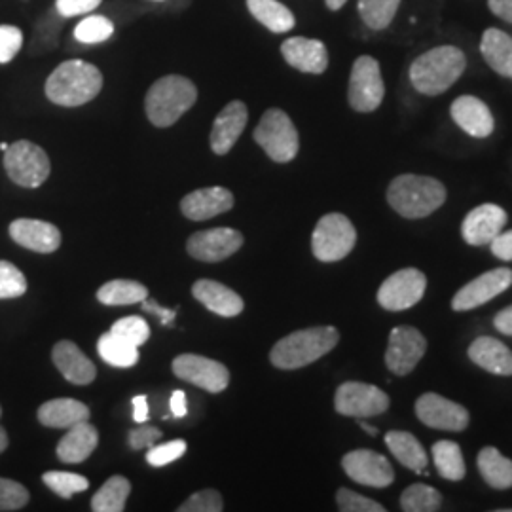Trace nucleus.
I'll return each mask as SVG.
<instances>
[{"mask_svg": "<svg viewBox=\"0 0 512 512\" xmlns=\"http://www.w3.org/2000/svg\"><path fill=\"white\" fill-rule=\"evenodd\" d=\"M103 88L101 71L82 59L63 61L46 80V97L59 107H82Z\"/></svg>", "mask_w": 512, "mask_h": 512, "instance_id": "f257e3e1", "label": "nucleus"}, {"mask_svg": "<svg viewBox=\"0 0 512 512\" xmlns=\"http://www.w3.org/2000/svg\"><path fill=\"white\" fill-rule=\"evenodd\" d=\"M467 69V57L456 46H437L421 54L410 67V82L423 95L450 90Z\"/></svg>", "mask_w": 512, "mask_h": 512, "instance_id": "f03ea898", "label": "nucleus"}, {"mask_svg": "<svg viewBox=\"0 0 512 512\" xmlns=\"http://www.w3.org/2000/svg\"><path fill=\"white\" fill-rule=\"evenodd\" d=\"M387 202L406 219H423L446 202L444 184L423 175H401L387 188Z\"/></svg>", "mask_w": 512, "mask_h": 512, "instance_id": "7ed1b4c3", "label": "nucleus"}, {"mask_svg": "<svg viewBox=\"0 0 512 512\" xmlns=\"http://www.w3.org/2000/svg\"><path fill=\"white\" fill-rule=\"evenodd\" d=\"M340 332L334 327L296 330L275 344L270 361L275 368L296 370L311 365L336 348Z\"/></svg>", "mask_w": 512, "mask_h": 512, "instance_id": "20e7f679", "label": "nucleus"}, {"mask_svg": "<svg viewBox=\"0 0 512 512\" xmlns=\"http://www.w3.org/2000/svg\"><path fill=\"white\" fill-rule=\"evenodd\" d=\"M198 99V88L181 74H167L148 90L145 110L156 128L173 126Z\"/></svg>", "mask_w": 512, "mask_h": 512, "instance_id": "39448f33", "label": "nucleus"}, {"mask_svg": "<svg viewBox=\"0 0 512 512\" xmlns=\"http://www.w3.org/2000/svg\"><path fill=\"white\" fill-rule=\"evenodd\" d=\"M255 141L277 164L296 158L300 139L293 120L281 109L266 110L255 129Z\"/></svg>", "mask_w": 512, "mask_h": 512, "instance_id": "423d86ee", "label": "nucleus"}, {"mask_svg": "<svg viewBox=\"0 0 512 512\" xmlns=\"http://www.w3.org/2000/svg\"><path fill=\"white\" fill-rule=\"evenodd\" d=\"M357 232L351 220L342 213H329L317 222L311 238L313 255L321 262H338L353 251Z\"/></svg>", "mask_w": 512, "mask_h": 512, "instance_id": "0eeeda50", "label": "nucleus"}, {"mask_svg": "<svg viewBox=\"0 0 512 512\" xmlns=\"http://www.w3.org/2000/svg\"><path fill=\"white\" fill-rule=\"evenodd\" d=\"M4 167L8 177L23 188H38L50 177L52 165L44 148L31 141H16L4 152Z\"/></svg>", "mask_w": 512, "mask_h": 512, "instance_id": "6e6552de", "label": "nucleus"}, {"mask_svg": "<svg viewBox=\"0 0 512 512\" xmlns=\"http://www.w3.org/2000/svg\"><path fill=\"white\" fill-rule=\"evenodd\" d=\"M384 95L385 86L380 63L370 55L357 57L349 76L348 97L351 109L357 112H374L382 105Z\"/></svg>", "mask_w": 512, "mask_h": 512, "instance_id": "1a4fd4ad", "label": "nucleus"}, {"mask_svg": "<svg viewBox=\"0 0 512 512\" xmlns=\"http://www.w3.org/2000/svg\"><path fill=\"white\" fill-rule=\"evenodd\" d=\"M334 406H336V412L342 416L365 420V418L384 414L389 408V397L376 385L346 382L338 387Z\"/></svg>", "mask_w": 512, "mask_h": 512, "instance_id": "9d476101", "label": "nucleus"}, {"mask_svg": "<svg viewBox=\"0 0 512 512\" xmlns=\"http://www.w3.org/2000/svg\"><path fill=\"white\" fill-rule=\"evenodd\" d=\"M425 287V274L416 268H406L385 279L378 291V302L384 310H410L423 298Z\"/></svg>", "mask_w": 512, "mask_h": 512, "instance_id": "9b49d317", "label": "nucleus"}, {"mask_svg": "<svg viewBox=\"0 0 512 512\" xmlns=\"http://www.w3.org/2000/svg\"><path fill=\"white\" fill-rule=\"evenodd\" d=\"M173 372L177 378L198 385L209 393H220L230 384V372L226 366L194 353L179 355L173 361Z\"/></svg>", "mask_w": 512, "mask_h": 512, "instance_id": "f8f14e48", "label": "nucleus"}, {"mask_svg": "<svg viewBox=\"0 0 512 512\" xmlns=\"http://www.w3.org/2000/svg\"><path fill=\"white\" fill-rule=\"evenodd\" d=\"M425 351L427 342L420 330L414 327H397L389 334L385 363L393 374L406 376L420 363Z\"/></svg>", "mask_w": 512, "mask_h": 512, "instance_id": "ddd939ff", "label": "nucleus"}, {"mask_svg": "<svg viewBox=\"0 0 512 512\" xmlns=\"http://www.w3.org/2000/svg\"><path fill=\"white\" fill-rule=\"evenodd\" d=\"M342 467L353 482L370 488H387L395 480L389 459L372 450L349 452L342 459Z\"/></svg>", "mask_w": 512, "mask_h": 512, "instance_id": "4468645a", "label": "nucleus"}, {"mask_svg": "<svg viewBox=\"0 0 512 512\" xmlns=\"http://www.w3.org/2000/svg\"><path fill=\"white\" fill-rule=\"evenodd\" d=\"M416 416L427 427L459 433L469 425V412L461 404L452 403L437 393H425L416 403Z\"/></svg>", "mask_w": 512, "mask_h": 512, "instance_id": "2eb2a0df", "label": "nucleus"}, {"mask_svg": "<svg viewBox=\"0 0 512 512\" xmlns=\"http://www.w3.org/2000/svg\"><path fill=\"white\" fill-rule=\"evenodd\" d=\"M511 285L512 270L509 268H497L478 275L454 296L452 308L456 311L475 310L478 306L494 300L495 296L505 293Z\"/></svg>", "mask_w": 512, "mask_h": 512, "instance_id": "dca6fc26", "label": "nucleus"}, {"mask_svg": "<svg viewBox=\"0 0 512 512\" xmlns=\"http://www.w3.org/2000/svg\"><path fill=\"white\" fill-rule=\"evenodd\" d=\"M243 245V236L232 228H211L188 239V255L202 262H220L236 255Z\"/></svg>", "mask_w": 512, "mask_h": 512, "instance_id": "f3484780", "label": "nucleus"}, {"mask_svg": "<svg viewBox=\"0 0 512 512\" xmlns=\"http://www.w3.org/2000/svg\"><path fill=\"white\" fill-rule=\"evenodd\" d=\"M505 224V209L495 203H484L465 217L461 224V236L473 247H484L490 245L499 232H503Z\"/></svg>", "mask_w": 512, "mask_h": 512, "instance_id": "a211bd4d", "label": "nucleus"}, {"mask_svg": "<svg viewBox=\"0 0 512 512\" xmlns=\"http://www.w3.org/2000/svg\"><path fill=\"white\" fill-rule=\"evenodd\" d=\"M281 55L300 73L323 74L329 67L327 46L315 38H287L281 44Z\"/></svg>", "mask_w": 512, "mask_h": 512, "instance_id": "6ab92c4d", "label": "nucleus"}, {"mask_svg": "<svg viewBox=\"0 0 512 512\" xmlns=\"http://www.w3.org/2000/svg\"><path fill=\"white\" fill-rule=\"evenodd\" d=\"M450 114L459 128L469 133L471 137L484 139L494 133V114L488 109V105L475 95L458 97L450 107Z\"/></svg>", "mask_w": 512, "mask_h": 512, "instance_id": "aec40b11", "label": "nucleus"}, {"mask_svg": "<svg viewBox=\"0 0 512 512\" xmlns=\"http://www.w3.org/2000/svg\"><path fill=\"white\" fill-rule=\"evenodd\" d=\"M247 120H249V110L241 101H232L220 110L219 116L215 118L213 129H211L213 152L219 156L228 154L238 143L243 129L247 126Z\"/></svg>", "mask_w": 512, "mask_h": 512, "instance_id": "412c9836", "label": "nucleus"}, {"mask_svg": "<svg viewBox=\"0 0 512 512\" xmlns=\"http://www.w3.org/2000/svg\"><path fill=\"white\" fill-rule=\"evenodd\" d=\"M234 207V194L222 186L200 188L184 196L181 211L190 220H209Z\"/></svg>", "mask_w": 512, "mask_h": 512, "instance_id": "4be33fe9", "label": "nucleus"}, {"mask_svg": "<svg viewBox=\"0 0 512 512\" xmlns=\"http://www.w3.org/2000/svg\"><path fill=\"white\" fill-rule=\"evenodd\" d=\"M10 236L12 239L31 251L37 253H54L61 245V232L59 228L44 222V220L18 219L10 224Z\"/></svg>", "mask_w": 512, "mask_h": 512, "instance_id": "5701e85b", "label": "nucleus"}, {"mask_svg": "<svg viewBox=\"0 0 512 512\" xmlns=\"http://www.w3.org/2000/svg\"><path fill=\"white\" fill-rule=\"evenodd\" d=\"M52 359L57 370L63 374V378L71 384H92L97 376V370L92 361L82 353V349L69 340H61L55 344Z\"/></svg>", "mask_w": 512, "mask_h": 512, "instance_id": "b1692460", "label": "nucleus"}, {"mask_svg": "<svg viewBox=\"0 0 512 512\" xmlns=\"http://www.w3.org/2000/svg\"><path fill=\"white\" fill-rule=\"evenodd\" d=\"M192 294L207 310L217 313L220 317H236L243 311L241 296L219 281L200 279L194 283Z\"/></svg>", "mask_w": 512, "mask_h": 512, "instance_id": "393cba45", "label": "nucleus"}, {"mask_svg": "<svg viewBox=\"0 0 512 512\" xmlns=\"http://www.w3.org/2000/svg\"><path fill=\"white\" fill-rule=\"evenodd\" d=\"M99 444V433L90 421L69 427V433L57 444V458L63 463H82L90 458Z\"/></svg>", "mask_w": 512, "mask_h": 512, "instance_id": "a878e982", "label": "nucleus"}, {"mask_svg": "<svg viewBox=\"0 0 512 512\" xmlns=\"http://www.w3.org/2000/svg\"><path fill=\"white\" fill-rule=\"evenodd\" d=\"M469 357L475 365L497 374L512 376V351L503 342L490 336H480L469 348Z\"/></svg>", "mask_w": 512, "mask_h": 512, "instance_id": "bb28decb", "label": "nucleus"}, {"mask_svg": "<svg viewBox=\"0 0 512 512\" xmlns=\"http://www.w3.org/2000/svg\"><path fill=\"white\" fill-rule=\"evenodd\" d=\"M88 420L90 408L76 399H54L38 408V421L52 429H69L80 421Z\"/></svg>", "mask_w": 512, "mask_h": 512, "instance_id": "cd10ccee", "label": "nucleus"}, {"mask_svg": "<svg viewBox=\"0 0 512 512\" xmlns=\"http://www.w3.org/2000/svg\"><path fill=\"white\" fill-rule=\"evenodd\" d=\"M480 54L495 73L512 80V37L501 29H486L480 40Z\"/></svg>", "mask_w": 512, "mask_h": 512, "instance_id": "c85d7f7f", "label": "nucleus"}, {"mask_svg": "<svg viewBox=\"0 0 512 512\" xmlns=\"http://www.w3.org/2000/svg\"><path fill=\"white\" fill-rule=\"evenodd\" d=\"M385 444L391 450V454L403 463L406 469L414 471V473H423L427 469V454L420 444V440L416 439L412 433H404V431H389L385 435Z\"/></svg>", "mask_w": 512, "mask_h": 512, "instance_id": "c756f323", "label": "nucleus"}, {"mask_svg": "<svg viewBox=\"0 0 512 512\" xmlns=\"http://www.w3.org/2000/svg\"><path fill=\"white\" fill-rule=\"evenodd\" d=\"M247 8L256 21L275 35L287 33L296 25L293 12L279 0H247Z\"/></svg>", "mask_w": 512, "mask_h": 512, "instance_id": "7c9ffc66", "label": "nucleus"}, {"mask_svg": "<svg viewBox=\"0 0 512 512\" xmlns=\"http://www.w3.org/2000/svg\"><path fill=\"white\" fill-rule=\"evenodd\" d=\"M478 471L488 486L495 490L512 488V461L505 458L497 448H484L478 454Z\"/></svg>", "mask_w": 512, "mask_h": 512, "instance_id": "2f4dec72", "label": "nucleus"}, {"mask_svg": "<svg viewBox=\"0 0 512 512\" xmlns=\"http://www.w3.org/2000/svg\"><path fill=\"white\" fill-rule=\"evenodd\" d=\"M148 296L145 285L129 279H114L97 291V300L105 306H129L139 304Z\"/></svg>", "mask_w": 512, "mask_h": 512, "instance_id": "473e14b6", "label": "nucleus"}, {"mask_svg": "<svg viewBox=\"0 0 512 512\" xmlns=\"http://www.w3.org/2000/svg\"><path fill=\"white\" fill-rule=\"evenodd\" d=\"M97 351L105 363L116 368H131L139 363L137 348L112 332H107L99 338Z\"/></svg>", "mask_w": 512, "mask_h": 512, "instance_id": "72a5a7b5", "label": "nucleus"}, {"mask_svg": "<svg viewBox=\"0 0 512 512\" xmlns=\"http://www.w3.org/2000/svg\"><path fill=\"white\" fill-rule=\"evenodd\" d=\"M131 484L124 476H112L101 490L93 495L92 511L95 512H122L126 509Z\"/></svg>", "mask_w": 512, "mask_h": 512, "instance_id": "f704fd0d", "label": "nucleus"}, {"mask_svg": "<svg viewBox=\"0 0 512 512\" xmlns=\"http://www.w3.org/2000/svg\"><path fill=\"white\" fill-rule=\"evenodd\" d=\"M431 452H433L435 467L442 478L458 482L465 476V461H463L458 442L439 440L433 444Z\"/></svg>", "mask_w": 512, "mask_h": 512, "instance_id": "c9c22d12", "label": "nucleus"}, {"mask_svg": "<svg viewBox=\"0 0 512 512\" xmlns=\"http://www.w3.org/2000/svg\"><path fill=\"white\" fill-rule=\"evenodd\" d=\"M401 0H359L357 8L366 27L372 31H384L397 16Z\"/></svg>", "mask_w": 512, "mask_h": 512, "instance_id": "e433bc0d", "label": "nucleus"}, {"mask_svg": "<svg viewBox=\"0 0 512 512\" xmlns=\"http://www.w3.org/2000/svg\"><path fill=\"white\" fill-rule=\"evenodd\" d=\"M442 495L427 484H412L401 495V507L406 512L439 511Z\"/></svg>", "mask_w": 512, "mask_h": 512, "instance_id": "4c0bfd02", "label": "nucleus"}, {"mask_svg": "<svg viewBox=\"0 0 512 512\" xmlns=\"http://www.w3.org/2000/svg\"><path fill=\"white\" fill-rule=\"evenodd\" d=\"M42 482L63 499H71L74 494L86 492L90 488L88 478L65 471H48L42 475Z\"/></svg>", "mask_w": 512, "mask_h": 512, "instance_id": "58836bf2", "label": "nucleus"}, {"mask_svg": "<svg viewBox=\"0 0 512 512\" xmlns=\"http://www.w3.org/2000/svg\"><path fill=\"white\" fill-rule=\"evenodd\" d=\"M114 35V23L105 16H88L82 19L76 29L74 38L82 44H101Z\"/></svg>", "mask_w": 512, "mask_h": 512, "instance_id": "ea45409f", "label": "nucleus"}, {"mask_svg": "<svg viewBox=\"0 0 512 512\" xmlns=\"http://www.w3.org/2000/svg\"><path fill=\"white\" fill-rule=\"evenodd\" d=\"M27 291V279L23 272L8 260H0V300L18 298Z\"/></svg>", "mask_w": 512, "mask_h": 512, "instance_id": "a19ab883", "label": "nucleus"}, {"mask_svg": "<svg viewBox=\"0 0 512 512\" xmlns=\"http://www.w3.org/2000/svg\"><path fill=\"white\" fill-rule=\"evenodd\" d=\"M112 334L124 338L129 344H133L135 348L147 344L148 336H150V329H148V323L141 317H124L120 321H116L110 329Z\"/></svg>", "mask_w": 512, "mask_h": 512, "instance_id": "79ce46f5", "label": "nucleus"}, {"mask_svg": "<svg viewBox=\"0 0 512 512\" xmlns=\"http://www.w3.org/2000/svg\"><path fill=\"white\" fill-rule=\"evenodd\" d=\"M29 503V492L19 482L0 478V512L19 511Z\"/></svg>", "mask_w": 512, "mask_h": 512, "instance_id": "37998d69", "label": "nucleus"}, {"mask_svg": "<svg viewBox=\"0 0 512 512\" xmlns=\"http://www.w3.org/2000/svg\"><path fill=\"white\" fill-rule=\"evenodd\" d=\"M338 509L342 512H384V505L365 495L355 494L348 488H340L336 494Z\"/></svg>", "mask_w": 512, "mask_h": 512, "instance_id": "c03bdc74", "label": "nucleus"}, {"mask_svg": "<svg viewBox=\"0 0 512 512\" xmlns=\"http://www.w3.org/2000/svg\"><path fill=\"white\" fill-rule=\"evenodd\" d=\"M184 452H186V442L183 439L171 440L165 444L152 446L147 452V461L152 467H164L183 458Z\"/></svg>", "mask_w": 512, "mask_h": 512, "instance_id": "a18cd8bd", "label": "nucleus"}, {"mask_svg": "<svg viewBox=\"0 0 512 512\" xmlns=\"http://www.w3.org/2000/svg\"><path fill=\"white\" fill-rule=\"evenodd\" d=\"M222 495L217 490H202L186 499L179 512H222Z\"/></svg>", "mask_w": 512, "mask_h": 512, "instance_id": "49530a36", "label": "nucleus"}, {"mask_svg": "<svg viewBox=\"0 0 512 512\" xmlns=\"http://www.w3.org/2000/svg\"><path fill=\"white\" fill-rule=\"evenodd\" d=\"M23 46V33L14 25H0V63H10Z\"/></svg>", "mask_w": 512, "mask_h": 512, "instance_id": "de8ad7c7", "label": "nucleus"}, {"mask_svg": "<svg viewBox=\"0 0 512 512\" xmlns=\"http://www.w3.org/2000/svg\"><path fill=\"white\" fill-rule=\"evenodd\" d=\"M103 0H55V10L61 18H74L90 14L95 8H99Z\"/></svg>", "mask_w": 512, "mask_h": 512, "instance_id": "09e8293b", "label": "nucleus"}, {"mask_svg": "<svg viewBox=\"0 0 512 512\" xmlns=\"http://www.w3.org/2000/svg\"><path fill=\"white\" fill-rule=\"evenodd\" d=\"M162 439V431L152 427V425H145L141 429H133L129 433V446L133 450H143V448H152L158 440Z\"/></svg>", "mask_w": 512, "mask_h": 512, "instance_id": "8fccbe9b", "label": "nucleus"}, {"mask_svg": "<svg viewBox=\"0 0 512 512\" xmlns=\"http://www.w3.org/2000/svg\"><path fill=\"white\" fill-rule=\"evenodd\" d=\"M490 245H492V253L499 260H512V230L499 232Z\"/></svg>", "mask_w": 512, "mask_h": 512, "instance_id": "3c124183", "label": "nucleus"}, {"mask_svg": "<svg viewBox=\"0 0 512 512\" xmlns=\"http://www.w3.org/2000/svg\"><path fill=\"white\" fill-rule=\"evenodd\" d=\"M141 304H143V310L150 311V313L158 315L162 325H169V323H171V321L177 317V310H167V308H162V306H158L156 302L147 300V298H145Z\"/></svg>", "mask_w": 512, "mask_h": 512, "instance_id": "603ef678", "label": "nucleus"}, {"mask_svg": "<svg viewBox=\"0 0 512 512\" xmlns=\"http://www.w3.org/2000/svg\"><path fill=\"white\" fill-rule=\"evenodd\" d=\"M488 6L494 12V16L512 23V0H488Z\"/></svg>", "mask_w": 512, "mask_h": 512, "instance_id": "864d4df0", "label": "nucleus"}, {"mask_svg": "<svg viewBox=\"0 0 512 512\" xmlns=\"http://www.w3.org/2000/svg\"><path fill=\"white\" fill-rule=\"evenodd\" d=\"M494 325L495 329L499 330L501 334L512 336V306L499 311V313L495 315Z\"/></svg>", "mask_w": 512, "mask_h": 512, "instance_id": "5fc2aeb1", "label": "nucleus"}, {"mask_svg": "<svg viewBox=\"0 0 512 512\" xmlns=\"http://www.w3.org/2000/svg\"><path fill=\"white\" fill-rule=\"evenodd\" d=\"M133 420L137 421V423L148 421L147 397L139 395V397L133 399Z\"/></svg>", "mask_w": 512, "mask_h": 512, "instance_id": "6e6d98bb", "label": "nucleus"}, {"mask_svg": "<svg viewBox=\"0 0 512 512\" xmlns=\"http://www.w3.org/2000/svg\"><path fill=\"white\" fill-rule=\"evenodd\" d=\"M171 414L175 418L186 416V395H184V391H175L171 395Z\"/></svg>", "mask_w": 512, "mask_h": 512, "instance_id": "4d7b16f0", "label": "nucleus"}, {"mask_svg": "<svg viewBox=\"0 0 512 512\" xmlns=\"http://www.w3.org/2000/svg\"><path fill=\"white\" fill-rule=\"evenodd\" d=\"M359 427L365 431L366 435H370V437H376V435H378V429L372 427V425H368L366 421L359 420Z\"/></svg>", "mask_w": 512, "mask_h": 512, "instance_id": "13d9d810", "label": "nucleus"}, {"mask_svg": "<svg viewBox=\"0 0 512 512\" xmlns=\"http://www.w3.org/2000/svg\"><path fill=\"white\" fill-rule=\"evenodd\" d=\"M325 2H327V8H329V10L336 12V10H340L348 0H325Z\"/></svg>", "mask_w": 512, "mask_h": 512, "instance_id": "bf43d9fd", "label": "nucleus"}, {"mask_svg": "<svg viewBox=\"0 0 512 512\" xmlns=\"http://www.w3.org/2000/svg\"><path fill=\"white\" fill-rule=\"evenodd\" d=\"M6 448H8V435H6V431L0 427V454H2Z\"/></svg>", "mask_w": 512, "mask_h": 512, "instance_id": "052dcab7", "label": "nucleus"}, {"mask_svg": "<svg viewBox=\"0 0 512 512\" xmlns=\"http://www.w3.org/2000/svg\"><path fill=\"white\" fill-rule=\"evenodd\" d=\"M8 147H10L8 143H0V150H2V152H6V150H8Z\"/></svg>", "mask_w": 512, "mask_h": 512, "instance_id": "680f3d73", "label": "nucleus"}, {"mask_svg": "<svg viewBox=\"0 0 512 512\" xmlns=\"http://www.w3.org/2000/svg\"><path fill=\"white\" fill-rule=\"evenodd\" d=\"M0 414H2V408H0Z\"/></svg>", "mask_w": 512, "mask_h": 512, "instance_id": "e2e57ef3", "label": "nucleus"}, {"mask_svg": "<svg viewBox=\"0 0 512 512\" xmlns=\"http://www.w3.org/2000/svg\"><path fill=\"white\" fill-rule=\"evenodd\" d=\"M156 2H160V0H156Z\"/></svg>", "mask_w": 512, "mask_h": 512, "instance_id": "0e129e2a", "label": "nucleus"}]
</instances>
